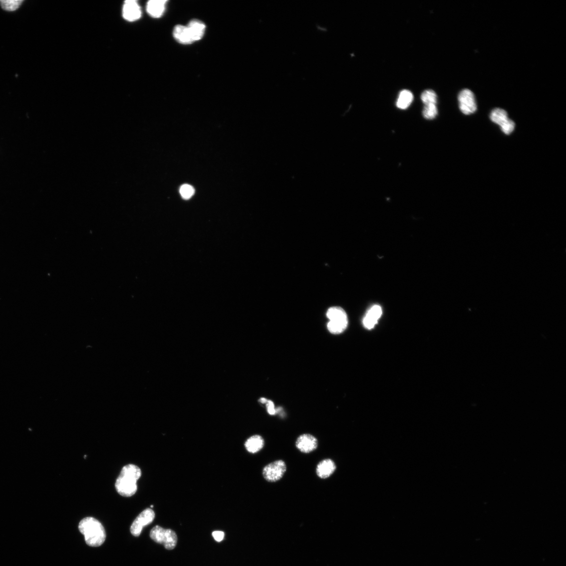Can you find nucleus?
Wrapping results in <instances>:
<instances>
[{
  "mask_svg": "<svg viewBox=\"0 0 566 566\" xmlns=\"http://www.w3.org/2000/svg\"><path fill=\"white\" fill-rule=\"evenodd\" d=\"M267 400H267L265 398H262L260 399V401L261 403L264 404V403H266L267 402Z\"/></svg>",
  "mask_w": 566,
  "mask_h": 566,
  "instance_id": "393cba45",
  "label": "nucleus"
},
{
  "mask_svg": "<svg viewBox=\"0 0 566 566\" xmlns=\"http://www.w3.org/2000/svg\"><path fill=\"white\" fill-rule=\"evenodd\" d=\"M124 18L128 21L138 20L141 16L140 7L136 1H126L123 6Z\"/></svg>",
  "mask_w": 566,
  "mask_h": 566,
  "instance_id": "9b49d317",
  "label": "nucleus"
},
{
  "mask_svg": "<svg viewBox=\"0 0 566 566\" xmlns=\"http://www.w3.org/2000/svg\"><path fill=\"white\" fill-rule=\"evenodd\" d=\"M265 445L264 438L259 435L250 437L244 443L246 450L251 453H256L264 449Z\"/></svg>",
  "mask_w": 566,
  "mask_h": 566,
  "instance_id": "ddd939ff",
  "label": "nucleus"
},
{
  "mask_svg": "<svg viewBox=\"0 0 566 566\" xmlns=\"http://www.w3.org/2000/svg\"><path fill=\"white\" fill-rule=\"evenodd\" d=\"M413 99V95L410 91L403 90L400 93L396 101V106L401 109H406L411 105Z\"/></svg>",
  "mask_w": 566,
  "mask_h": 566,
  "instance_id": "dca6fc26",
  "label": "nucleus"
},
{
  "mask_svg": "<svg viewBox=\"0 0 566 566\" xmlns=\"http://www.w3.org/2000/svg\"><path fill=\"white\" fill-rule=\"evenodd\" d=\"M167 1L164 0H151L147 4V11L153 18H160L163 14Z\"/></svg>",
  "mask_w": 566,
  "mask_h": 566,
  "instance_id": "2eb2a0df",
  "label": "nucleus"
},
{
  "mask_svg": "<svg viewBox=\"0 0 566 566\" xmlns=\"http://www.w3.org/2000/svg\"><path fill=\"white\" fill-rule=\"evenodd\" d=\"M459 108L464 114L474 113L477 109L474 93L469 89H463L458 95Z\"/></svg>",
  "mask_w": 566,
  "mask_h": 566,
  "instance_id": "0eeeda50",
  "label": "nucleus"
},
{
  "mask_svg": "<svg viewBox=\"0 0 566 566\" xmlns=\"http://www.w3.org/2000/svg\"><path fill=\"white\" fill-rule=\"evenodd\" d=\"M286 470L285 462L277 460L267 464L263 469V475L267 482L276 483L284 477Z\"/></svg>",
  "mask_w": 566,
  "mask_h": 566,
  "instance_id": "39448f33",
  "label": "nucleus"
},
{
  "mask_svg": "<svg viewBox=\"0 0 566 566\" xmlns=\"http://www.w3.org/2000/svg\"><path fill=\"white\" fill-rule=\"evenodd\" d=\"M438 114V109L436 105H429L425 106L423 114L425 119L432 120L434 119Z\"/></svg>",
  "mask_w": 566,
  "mask_h": 566,
  "instance_id": "aec40b11",
  "label": "nucleus"
},
{
  "mask_svg": "<svg viewBox=\"0 0 566 566\" xmlns=\"http://www.w3.org/2000/svg\"><path fill=\"white\" fill-rule=\"evenodd\" d=\"M327 316L329 319L327 325L328 331L333 334H340L347 328L348 320L345 311L339 307L329 308Z\"/></svg>",
  "mask_w": 566,
  "mask_h": 566,
  "instance_id": "7ed1b4c3",
  "label": "nucleus"
},
{
  "mask_svg": "<svg viewBox=\"0 0 566 566\" xmlns=\"http://www.w3.org/2000/svg\"><path fill=\"white\" fill-rule=\"evenodd\" d=\"M212 535L216 541L218 542L223 541L225 537L224 532L222 531H214L213 532Z\"/></svg>",
  "mask_w": 566,
  "mask_h": 566,
  "instance_id": "b1692460",
  "label": "nucleus"
},
{
  "mask_svg": "<svg viewBox=\"0 0 566 566\" xmlns=\"http://www.w3.org/2000/svg\"><path fill=\"white\" fill-rule=\"evenodd\" d=\"M266 404L267 411L270 415H276V410L275 409V406L273 402L270 400H267Z\"/></svg>",
  "mask_w": 566,
  "mask_h": 566,
  "instance_id": "5701e85b",
  "label": "nucleus"
},
{
  "mask_svg": "<svg viewBox=\"0 0 566 566\" xmlns=\"http://www.w3.org/2000/svg\"><path fill=\"white\" fill-rule=\"evenodd\" d=\"M180 193L184 199H189L193 195L195 190L191 186L185 184L182 186L180 189Z\"/></svg>",
  "mask_w": 566,
  "mask_h": 566,
  "instance_id": "412c9836",
  "label": "nucleus"
},
{
  "mask_svg": "<svg viewBox=\"0 0 566 566\" xmlns=\"http://www.w3.org/2000/svg\"><path fill=\"white\" fill-rule=\"evenodd\" d=\"M23 2L21 0H7L0 1V5L4 10L12 12L18 10Z\"/></svg>",
  "mask_w": 566,
  "mask_h": 566,
  "instance_id": "6ab92c4d",
  "label": "nucleus"
},
{
  "mask_svg": "<svg viewBox=\"0 0 566 566\" xmlns=\"http://www.w3.org/2000/svg\"><path fill=\"white\" fill-rule=\"evenodd\" d=\"M491 118L494 123L500 126L509 119L508 113L504 110L500 108L493 110L491 113Z\"/></svg>",
  "mask_w": 566,
  "mask_h": 566,
  "instance_id": "f3484780",
  "label": "nucleus"
},
{
  "mask_svg": "<svg viewBox=\"0 0 566 566\" xmlns=\"http://www.w3.org/2000/svg\"><path fill=\"white\" fill-rule=\"evenodd\" d=\"M187 27L193 41L199 40L203 38L206 31V25L203 22L198 20H193Z\"/></svg>",
  "mask_w": 566,
  "mask_h": 566,
  "instance_id": "4468645a",
  "label": "nucleus"
},
{
  "mask_svg": "<svg viewBox=\"0 0 566 566\" xmlns=\"http://www.w3.org/2000/svg\"><path fill=\"white\" fill-rule=\"evenodd\" d=\"M382 312V308L379 305H375L372 306L363 319V326L368 330L373 329L381 317Z\"/></svg>",
  "mask_w": 566,
  "mask_h": 566,
  "instance_id": "1a4fd4ad",
  "label": "nucleus"
},
{
  "mask_svg": "<svg viewBox=\"0 0 566 566\" xmlns=\"http://www.w3.org/2000/svg\"><path fill=\"white\" fill-rule=\"evenodd\" d=\"M78 528L88 546L99 547L105 542L106 538L105 528L97 519L92 517L84 518L79 523Z\"/></svg>",
  "mask_w": 566,
  "mask_h": 566,
  "instance_id": "f03ea898",
  "label": "nucleus"
},
{
  "mask_svg": "<svg viewBox=\"0 0 566 566\" xmlns=\"http://www.w3.org/2000/svg\"><path fill=\"white\" fill-rule=\"evenodd\" d=\"M337 466L335 461L330 458L324 459L317 464L316 473L317 476L322 479L331 477L336 471Z\"/></svg>",
  "mask_w": 566,
  "mask_h": 566,
  "instance_id": "9d476101",
  "label": "nucleus"
},
{
  "mask_svg": "<svg viewBox=\"0 0 566 566\" xmlns=\"http://www.w3.org/2000/svg\"><path fill=\"white\" fill-rule=\"evenodd\" d=\"M422 102L426 105H436L437 96L435 91L432 90L424 91L421 95Z\"/></svg>",
  "mask_w": 566,
  "mask_h": 566,
  "instance_id": "a211bd4d",
  "label": "nucleus"
},
{
  "mask_svg": "<svg viewBox=\"0 0 566 566\" xmlns=\"http://www.w3.org/2000/svg\"><path fill=\"white\" fill-rule=\"evenodd\" d=\"M173 36L177 41L182 44L189 45L194 42L187 26L177 25L173 30Z\"/></svg>",
  "mask_w": 566,
  "mask_h": 566,
  "instance_id": "f8f14e48",
  "label": "nucleus"
},
{
  "mask_svg": "<svg viewBox=\"0 0 566 566\" xmlns=\"http://www.w3.org/2000/svg\"><path fill=\"white\" fill-rule=\"evenodd\" d=\"M295 446L301 453H309L317 450L318 441L314 436L310 434H303L298 438Z\"/></svg>",
  "mask_w": 566,
  "mask_h": 566,
  "instance_id": "6e6552de",
  "label": "nucleus"
},
{
  "mask_svg": "<svg viewBox=\"0 0 566 566\" xmlns=\"http://www.w3.org/2000/svg\"><path fill=\"white\" fill-rule=\"evenodd\" d=\"M141 475V470L135 464H129L124 466L115 481L117 492L124 497H130L136 494L138 490L137 481Z\"/></svg>",
  "mask_w": 566,
  "mask_h": 566,
  "instance_id": "f257e3e1",
  "label": "nucleus"
},
{
  "mask_svg": "<svg viewBox=\"0 0 566 566\" xmlns=\"http://www.w3.org/2000/svg\"><path fill=\"white\" fill-rule=\"evenodd\" d=\"M150 537L155 542L163 545L168 550H173L177 543V536L174 530L158 526L152 528Z\"/></svg>",
  "mask_w": 566,
  "mask_h": 566,
  "instance_id": "20e7f679",
  "label": "nucleus"
},
{
  "mask_svg": "<svg viewBox=\"0 0 566 566\" xmlns=\"http://www.w3.org/2000/svg\"><path fill=\"white\" fill-rule=\"evenodd\" d=\"M515 123L512 120L509 119L500 126L502 131L505 134L509 135L514 131L515 129Z\"/></svg>",
  "mask_w": 566,
  "mask_h": 566,
  "instance_id": "4be33fe9",
  "label": "nucleus"
},
{
  "mask_svg": "<svg viewBox=\"0 0 566 566\" xmlns=\"http://www.w3.org/2000/svg\"><path fill=\"white\" fill-rule=\"evenodd\" d=\"M155 517V514L151 508L146 509L142 511L132 523L130 528L131 534L134 536H139L143 528L153 522Z\"/></svg>",
  "mask_w": 566,
  "mask_h": 566,
  "instance_id": "423d86ee",
  "label": "nucleus"
}]
</instances>
